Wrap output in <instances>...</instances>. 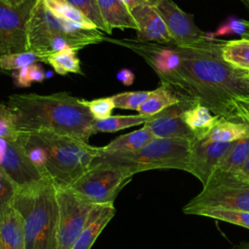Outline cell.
<instances>
[{"mask_svg":"<svg viewBox=\"0 0 249 249\" xmlns=\"http://www.w3.org/2000/svg\"><path fill=\"white\" fill-rule=\"evenodd\" d=\"M223 41L215 38L177 46L181 61L176 70L160 80L184 99L199 103L214 115L237 120L234 101L249 98L247 73L229 65L221 55Z\"/></svg>","mask_w":249,"mask_h":249,"instance_id":"obj_1","label":"cell"},{"mask_svg":"<svg viewBox=\"0 0 249 249\" xmlns=\"http://www.w3.org/2000/svg\"><path fill=\"white\" fill-rule=\"evenodd\" d=\"M6 104L11 108L18 131L49 130L88 142L94 134L93 117L84 99L68 92L52 94H12Z\"/></svg>","mask_w":249,"mask_h":249,"instance_id":"obj_2","label":"cell"},{"mask_svg":"<svg viewBox=\"0 0 249 249\" xmlns=\"http://www.w3.org/2000/svg\"><path fill=\"white\" fill-rule=\"evenodd\" d=\"M12 206L23 219L25 249H56V186L50 177L17 190Z\"/></svg>","mask_w":249,"mask_h":249,"instance_id":"obj_3","label":"cell"},{"mask_svg":"<svg viewBox=\"0 0 249 249\" xmlns=\"http://www.w3.org/2000/svg\"><path fill=\"white\" fill-rule=\"evenodd\" d=\"M99 29H83L53 14L37 0L27 22V51L37 53L43 62L51 54L66 48L79 51L105 41Z\"/></svg>","mask_w":249,"mask_h":249,"instance_id":"obj_4","label":"cell"},{"mask_svg":"<svg viewBox=\"0 0 249 249\" xmlns=\"http://www.w3.org/2000/svg\"><path fill=\"white\" fill-rule=\"evenodd\" d=\"M192 140L155 138L143 148L132 152H102L94 158L90 167L105 166L125 170L132 175L153 169H180L187 171Z\"/></svg>","mask_w":249,"mask_h":249,"instance_id":"obj_5","label":"cell"},{"mask_svg":"<svg viewBox=\"0 0 249 249\" xmlns=\"http://www.w3.org/2000/svg\"><path fill=\"white\" fill-rule=\"evenodd\" d=\"M33 132L47 153L45 173L56 186L68 187L86 173L100 147L49 130Z\"/></svg>","mask_w":249,"mask_h":249,"instance_id":"obj_6","label":"cell"},{"mask_svg":"<svg viewBox=\"0 0 249 249\" xmlns=\"http://www.w3.org/2000/svg\"><path fill=\"white\" fill-rule=\"evenodd\" d=\"M202 208L236 209L249 212V182L236 173L213 172L202 191L191 199L183 212Z\"/></svg>","mask_w":249,"mask_h":249,"instance_id":"obj_7","label":"cell"},{"mask_svg":"<svg viewBox=\"0 0 249 249\" xmlns=\"http://www.w3.org/2000/svg\"><path fill=\"white\" fill-rule=\"evenodd\" d=\"M132 174L119 168L95 166L68 186L91 204L113 203L123 188L130 182Z\"/></svg>","mask_w":249,"mask_h":249,"instance_id":"obj_8","label":"cell"},{"mask_svg":"<svg viewBox=\"0 0 249 249\" xmlns=\"http://www.w3.org/2000/svg\"><path fill=\"white\" fill-rule=\"evenodd\" d=\"M56 201L58 210L56 249H72L93 204L64 186H56Z\"/></svg>","mask_w":249,"mask_h":249,"instance_id":"obj_9","label":"cell"},{"mask_svg":"<svg viewBox=\"0 0 249 249\" xmlns=\"http://www.w3.org/2000/svg\"><path fill=\"white\" fill-rule=\"evenodd\" d=\"M36 1L15 7L0 2V54L27 51V22Z\"/></svg>","mask_w":249,"mask_h":249,"instance_id":"obj_10","label":"cell"},{"mask_svg":"<svg viewBox=\"0 0 249 249\" xmlns=\"http://www.w3.org/2000/svg\"><path fill=\"white\" fill-rule=\"evenodd\" d=\"M153 5L162 18L173 44L186 47L208 38L195 23L194 15L184 12L173 0H155Z\"/></svg>","mask_w":249,"mask_h":249,"instance_id":"obj_11","label":"cell"},{"mask_svg":"<svg viewBox=\"0 0 249 249\" xmlns=\"http://www.w3.org/2000/svg\"><path fill=\"white\" fill-rule=\"evenodd\" d=\"M0 169L18 190L34 186L45 177L30 161L17 140L0 138Z\"/></svg>","mask_w":249,"mask_h":249,"instance_id":"obj_12","label":"cell"},{"mask_svg":"<svg viewBox=\"0 0 249 249\" xmlns=\"http://www.w3.org/2000/svg\"><path fill=\"white\" fill-rule=\"evenodd\" d=\"M232 143L212 141L206 137L192 140L187 172L196 176L205 186Z\"/></svg>","mask_w":249,"mask_h":249,"instance_id":"obj_13","label":"cell"},{"mask_svg":"<svg viewBox=\"0 0 249 249\" xmlns=\"http://www.w3.org/2000/svg\"><path fill=\"white\" fill-rule=\"evenodd\" d=\"M196 103L184 99L180 103L171 106L160 113L156 114V118L144 125L157 138H177L194 140L195 133L188 127L182 118L183 112Z\"/></svg>","mask_w":249,"mask_h":249,"instance_id":"obj_14","label":"cell"},{"mask_svg":"<svg viewBox=\"0 0 249 249\" xmlns=\"http://www.w3.org/2000/svg\"><path fill=\"white\" fill-rule=\"evenodd\" d=\"M137 24V39L160 44L172 43L168 29L153 4L138 5L130 10Z\"/></svg>","mask_w":249,"mask_h":249,"instance_id":"obj_15","label":"cell"},{"mask_svg":"<svg viewBox=\"0 0 249 249\" xmlns=\"http://www.w3.org/2000/svg\"><path fill=\"white\" fill-rule=\"evenodd\" d=\"M115 212L113 203L93 205L72 249H90L103 229L114 217Z\"/></svg>","mask_w":249,"mask_h":249,"instance_id":"obj_16","label":"cell"},{"mask_svg":"<svg viewBox=\"0 0 249 249\" xmlns=\"http://www.w3.org/2000/svg\"><path fill=\"white\" fill-rule=\"evenodd\" d=\"M0 249H25L23 219L13 206L0 216Z\"/></svg>","mask_w":249,"mask_h":249,"instance_id":"obj_17","label":"cell"},{"mask_svg":"<svg viewBox=\"0 0 249 249\" xmlns=\"http://www.w3.org/2000/svg\"><path fill=\"white\" fill-rule=\"evenodd\" d=\"M97 3L102 18L111 30L114 28L137 29L131 12L123 0H97Z\"/></svg>","mask_w":249,"mask_h":249,"instance_id":"obj_18","label":"cell"},{"mask_svg":"<svg viewBox=\"0 0 249 249\" xmlns=\"http://www.w3.org/2000/svg\"><path fill=\"white\" fill-rule=\"evenodd\" d=\"M183 100L184 98L172 88L160 84L159 88L151 90L149 96L141 104L137 112L143 116H153Z\"/></svg>","mask_w":249,"mask_h":249,"instance_id":"obj_19","label":"cell"},{"mask_svg":"<svg viewBox=\"0 0 249 249\" xmlns=\"http://www.w3.org/2000/svg\"><path fill=\"white\" fill-rule=\"evenodd\" d=\"M182 118L196 138H201L207 135L221 117L213 115L205 106L196 103L183 112Z\"/></svg>","mask_w":249,"mask_h":249,"instance_id":"obj_20","label":"cell"},{"mask_svg":"<svg viewBox=\"0 0 249 249\" xmlns=\"http://www.w3.org/2000/svg\"><path fill=\"white\" fill-rule=\"evenodd\" d=\"M249 136V124L242 121L220 118L206 138L223 143H232Z\"/></svg>","mask_w":249,"mask_h":249,"instance_id":"obj_21","label":"cell"},{"mask_svg":"<svg viewBox=\"0 0 249 249\" xmlns=\"http://www.w3.org/2000/svg\"><path fill=\"white\" fill-rule=\"evenodd\" d=\"M156 137L144 125L142 128L121 135L112 140L106 146L101 147L102 152H132L149 144Z\"/></svg>","mask_w":249,"mask_h":249,"instance_id":"obj_22","label":"cell"},{"mask_svg":"<svg viewBox=\"0 0 249 249\" xmlns=\"http://www.w3.org/2000/svg\"><path fill=\"white\" fill-rule=\"evenodd\" d=\"M221 55L231 67L249 73V39L223 41Z\"/></svg>","mask_w":249,"mask_h":249,"instance_id":"obj_23","label":"cell"},{"mask_svg":"<svg viewBox=\"0 0 249 249\" xmlns=\"http://www.w3.org/2000/svg\"><path fill=\"white\" fill-rule=\"evenodd\" d=\"M156 115L143 116L137 115H118L110 116L109 118L102 120H93L92 129L94 133L97 132H116L131 126L145 124L146 123L154 120Z\"/></svg>","mask_w":249,"mask_h":249,"instance_id":"obj_24","label":"cell"},{"mask_svg":"<svg viewBox=\"0 0 249 249\" xmlns=\"http://www.w3.org/2000/svg\"><path fill=\"white\" fill-rule=\"evenodd\" d=\"M249 158V136L232 142L214 172L236 173Z\"/></svg>","mask_w":249,"mask_h":249,"instance_id":"obj_25","label":"cell"},{"mask_svg":"<svg viewBox=\"0 0 249 249\" xmlns=\"http://www.w3.org/2000/svg\"><path fill=\"white\" fill-rule=\"evenodd\" d=\"M44 5L58 18L67 20L83 29H97L95 24L79 12L67 0H42Z\"/></svg>","mask_w":249,"mask_h":249,"instance_id":"obj_26","label":"cell"},{"mask_svg":"<svg viewBox=\"0 0 249 249\" xmlns=\"http://www.w3.org/2000/svg\"><path fill=\"white\" fill-rule=\"evenodd\" d=\"M47 63L59 75H66L67 73L82 74L80 59L76 54V51L71 48H66L51 54L47 58Z\"/></svg>","mask_w":249,"mask_h":249,"instance_id":"obj_27","label":"cell"},{"mask_svg":"<svg viewBox=\"0 0 249 249\" xmlns=\"http://www.w3.org/2000/svg\"><path fill=\"white\" fill-rule=\"evenodd\" d=\"M190 214L204 216L215 220L237 225L249 230V212L225 208H202L192 211Z\"/></svg>","mask_w":249,"mask_h":249,"instance_id":"obj_28","label":"cell"},{"mask_svg":"<svg viewBox=\"0 0 249 249\" xmlns=\"http://www.w3.org/2000/svg\"><path fill=\"white\" fill-rule=\"evenodd\" d=\"M71 5H73L79 12H81L85 17H87L91 22L95 24L97 29L105 33L111 34L112 30L105 23L97 0H67Z\"/></svg>","mask_w":249,"mask_h":249,"instance_id":"obj_29","label":"cell"},{"mask_svg":"<svg viewBox=\"0 0 249 249\" xmlns=\"http://www.w3.org/2000/svg\"><path fill=\"white\" fill-rule=\"evenodd\" d=\"M38 61H43V59L37 53L30 51L0 54V68L3 70L15 71Z\"/></svg>","mask_w":249,"mask_h":249,"instance_id":"obj_30","label":"cell"},{"mask_svg":"<svg viewBox=\"0 0 249 249\" xmlns=\"http://www.w3.org/2000/svg\"><path fill=\"white\" fill-rule=\"evenodd\" d=\"M210 38H215L223 35H237L241 38L249 39V19L237 18L234 17L227 18L223 23H221L218 28L211 33H207Z\"/></svg>","mask_w":249,"mask_h":249,"instance_id":"obj_31","label":"cell"},{"mask_svg":"<svg viewBox=\"0 0 249 249\" xmlns=\"http://www.w3.org/2000/svg\"><path fill=\"white\" fill-rule=\"evenodd\" d=\"M151 90L125 91L112 96L115 108L138 110L141 104L147 99Z\"/></svg>","mask_w":249,"mask_h":249,"instance_id":"obj_32","label":"cell"},{"mask_svg":"<svg viewBox=\"0 0 249 249\" xmlns=\"http://www.w3.org/2000/svg\"><path fill=\"white\" fill-rule=\"evenodd\" d=\"M19 131L17 129L15 116L6 103H0V138L17 140Z\"/></svg>","mask_w":249,"mask_h":249,"instance_id":"obj_33","label":"cell"},{"mask_svg":"<svg viewBox=\"0 0 249 249\" xmlns=\"http://www.w3.org/2000/svg\"><path fill=\"white\" fill-rule=\"evenodd\" d=\"M85 105L89 108L90 114L95 120H102L109 118L113 109L115 108V104L112 96L97 98L93 100H85Z\"/></svg>","mask_w":249,"mask_h":249,"instance_id":"obj_34","label":"cell"},{"mask_svg":"<svg viewBox=\"0 0 249 249\" xmlns=\"http://www.w3.org/2000/svg\"><path fill=\"white\" fill-rule=\"evenodd\" d=\"M18 188L12 180L0 169V216L12 206Z\"/></svg>","mask_w":249,"mask_h":249,"instance_id":"obj_35","label":"cell"},{"mask_svg":"<svg viewBox=\"0 0 249 249\" xmlns=\"http://www.w3.org/2000/svg\"><path fill=\"white\" fill-rule=\"evenodd\" d=\"M234 107L237 119L249 124V98L236 99L234 101Z\"/></svg>","mask_w":249,"mask_h":249,"instance_id":"obj_36","label":"cell"},{"mask_svg":"<svg viewBox=\"0 0 249 249\" xmlns=\"http://www.w3.org/2000/svg\"><path fill=\"white\" fill-rule=\"evenodd\" d=\"M12 77L16 86L20 88H27L31 85L28 78V66L15 70L12 73Z\"/></svg>","mask_w":249,"mask_h":249,"instance_id":"obj_37","label":"cell"},{"mask_svg":"<svg viewBox=\"0 0 249 249\" xmlns=\"http://www.w3.org/2000/svg\"><path fill=\"white\" fill-rule=\"evenodd\" d=\"M28 78L30 83H42L45 78H46V74L45 71L43 69V67L36 63H33L31 65L28 66Z\"/></svg>","mask_w":249,"mask_h":249,"instance_id":"obj_38","label":"cell"},{"mask_svg":"<svg viewBox=\"0 0 249 249\" xmlns=\"http://www.w3.org/2000/svg\"><path fill=\"white\" fill-rule=\"evenodd\" d=\"M117 79L122 82L124 86H130L134 82V74L129 69H122L117 74Z\"/></svg>","mask_w":249,"mask_h":249,"instance_id":"obj_39","label":"cell"},{"mask_svg":"<svg viewBox=\"0 0 249 249\" xmlns=\"http://www.w3.org/2000/svg\"><path fill=\"white\" fill-rule=\"evenodd\" d=\"M236 174L243 180L249 182V158L246 160L243 166L236 172Z\"/></svg>","mask_w":249,"mask_h":249,"instance_id":"obj_40","label":"cell"},{"mask_svg":"<svg viewBox=\"0 0 249 249\" xmlns=\"http://www.w3.org/2000/svg\"><path fill=\"white\" fill-rule=\"evenodd\" d=\"M24 1H25V0H0V2H3V3H5V4L10 5V6H13V7L18 6V5H20L21 3H23Z\"/></svg>","mask_w":249,"mask_h":249,"instance_id":"obj_41","label":"cell"},{"mask_svg":"<svg viewBox=\"0 0 249 249\" xmlns=\"http://www.w3.org/2000/svg\"><path fill=\"white\" fill-rule=\"evenodd\" d=\"M232 249H249V242H242L234 246Z\"/></svg>","mask_w":249,"mask_h":249,"instance_id":"obj_42","label":"cell"},{"mask_svg":"<svg viewBox=\"0 0 249 249\" xmlns=\"http://www.w3.org/2000/svg\"><path fill=\"white\" fill-rule=\"evenodd\" d=\"M247 78H248V80H249V73H247Z\"/></svg>","mask_w":249,"mask_h":249,"instance_id":"obj_43","label":"cell"}]
</instances>
